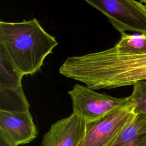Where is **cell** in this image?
I'll list each match as a JSON object with an SVG mask.
<instances>
[{"label": "cell", "instance_id": "cell-1", "mask_svg": "<svg viewBox=\"0 0 146 146\" xmlns=\"http://www.w3.org/2000/svg\"><path fill=\"white\" fill-rule=\"evenodd\" d=\"M59 71L92 90L133 85L146 81V54H122L111 47L97 52L69 56Z\"/></svg>", "mask_w": 146, "mask_h": 146}, {"label": "cell", "instance_id": "cell-2", "mask_svg": "<svg viewBox=\"0 0 146 146\" xmlns=\"http://www.w3.org/2000/svg\"><path fill=\"white\" fill-rule=\"evenodd\" d=\"M58 44L35 19L19 22L0 21V47L23 76L39 71Z\"/></svg>", "mask_w": 146, "mask_h": 146}, {"label": "cell", "instance_id": "cell-3", "mask_svg": "<svg viewBox=\"0 0 146 146\" xmlns=\"http://www.w3.org/2000/svg\"><path fill=\"white\" fill-rule=\"evenodd\" d=\"M104 15L120 34L132 31L146 34V7L134 0H86Z\"/></svg>", "mask_w": 146, "mask_h": 146}, {"label": "cell", "instance_id": "cell-4", "mask_svg": "<svg viewBox=\"0 0 146 146\" xmlns=\"http://www.w3.org/2000/svg\"><path fill=\"white\" fill-rule=\"evenodd\" d=\"M135 110V104L130 101L98 120L86 122L85 137L81 146H110L134 115Z\"/></svg>", "mask_w": 146, "mask_h": 146}, {"label": "cell", "instance_id": "cell-5", "mask_svg": "<svg viewBox=\"0 0 146 146\" xmlns=\"http://www.w3.org/2000/svg\"><path fill=\"white\" fill-rule=\"evenodd\" d=\"M68 93L72 100L73 112L86 122L98 120L113 109L131 101L129 96L114 98L97 92L80 84H76Z\"/></svg>", "mask_w": 146, "mask_h": 146}, {"label": "cell", "instance_id": "cell-6", "mask_svg": "<svg viewBox=\"0 0 146 146\" xmlns=\"http://www.w3.org/2000/svg\"><path fill=\"white\" fill-rule=\"evenodd\" d=\"M37 134V128L29 111H0V137L12 146L29 143L36 137Z\"/></svg>", "mask_w": 146, "mask_h": 146}, {"label": "cell", "instance_id": "cell-7", "mask_svg": "<svg viewBox=\"0 0 146 146\" xmlns=\"http://www.w3.org/2000/svg\"><path fill=\"white\" fill-rule=\"evenodd\" d=\"M86 121L75 113L53 123L44 134L41 146H81Z\"/></svg>", "mask_w": 146, "mask_h": 146}, {"label": "cell", "instance_id": "cell-8", "mask_svg": "<svg viewBox=\"0 0 146 146\" xmlns=\"http://www.w3.org/2000/svg\"><path fill=\"white\" fill-rule=\"evenodd\" d=\"M110 146H146V113L135 112Z\"/></svg>", "mask_w": 146, "mask_h": 146}, {"label": "cell", "instance_id": "cell-9", "mask_svg": "<svg viewBox=\"0 0 146 146\" xmlns=\"http://www.w3.org/2000/svg\"><path fill=\"white\" fill-rule=\"evenodd\" d=\"M23 75L15 68L9 57L0 47V88L17 90L22 87Z\"/></svg>", "mask_w": 146, "mask_h": 146}, {"label": "cell", "instance_id": "cell-10", "mask_svg": "<svg viewBox=\"0 0 146 146\" xmlns=\"http://www.w3.org/2000/svg\"><path fill=\"white\" fill-rule=\"evenodd\" d=\"M0 111L25 112L29 111V103L23 93L22 87L17 89L0 88Z\"/></svg>", "mask_w": 146, "mask_h": 146}, {"label": "cell", "instance_id": "cell-11", "mask_svg": "<svg viewBox=\"0 0 146 146\" xmlns=\"http://www.w3.org/2000/svg\"><path fill=\"white\" fill-rule=\"evenodd\" d=\"M112 48L117 52L131 55L146 54V34H121L119 41Z\"/></svg>", "mask_w": 146, "mask_h": 146}, {"label": "cell", "instance_id": "cell-12", "mask_svg": "<svg viewBox=\"0 0 146 146\" xmlns=\"http://www.w3.org/2000/svg\"><path fill=\"white\" fill-rule=\"evenodd\" d=\"M133 86V90L129 98L135 105V111L146 113V82H139Z\"/></svg>", "mask_w": 146, "mask_h": 146}, {"label": "cell", "instance_id": "cell-13", "mask_svg": "<svg viewBox=\"0 0 146 146\" xmlns=\"http://www.w3.org/2000/svg\"><path fill=\"white\" fill-rule=\"evenodd\" d=\"M0 146H12L3 138L0 137Z\"/></svg>", "mask_w": 146, "mask_h": 146}, {"label": "cell", "instance_id": "cell-14", "mask_svg": "<svg viewBox=\"0 0 146 146\" xmlns=\"http://www.w3.org/2000/svg\"><path fill=\"white\" fill-rule=\"evenodd\" d=\"M145 6V7H146V0H142V1H140Z\"/></svg>", "mask_w": 146, "mask_h": 146}, {"label": "cell", "instance_id": "cell-15", "mask_svg": "<svg viewBox=\"0 0 146 146\" xmlns=\"http://www.w3.org/2000/svg\"><path fill=\"white\" fill-rule=\"evenodd\" d=\"M145 82H146V81H145Z\"/></svg>", "mask_w": 146, "mask_h": 146}]
</instances>
